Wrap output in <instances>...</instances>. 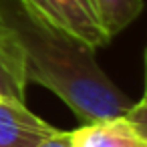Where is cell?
<instances>
[{"label": "cell", "instance_id": "3", "mask_svg": "<svg viewBox=\"0 0 147 147\" xmlns=\"http://www.w3.org/2000/svg\"><path fill=\"white\" fill-rule=\"evenodd\" d=\"M57 131L24 103L0 99V147H36Z\"/></svg>", "mask_w": 147, "mask_h": 147}, {"label": "cell", "instance_id": "10", "mask_svg": "<svg viewBox=\"0 0 147 147\" xmlns=\"http://www.w3.org/2000/svg\"><path fill=\"white\" fill-rule=\"evenodd\" d=\"M0 99H2V97H0Z\"/></svg>", "mask_w": 147, "mask_h": 147}, {"label": "cell", "instance_id": "6", "mask_svg": "<svg viewBox=\"0 0 147 147\" xmlns=\"http://www.w3.org/2000/svg\"><path fill=\"white\" fill-rule=\"evenodd\" d=\"M0 59H2L20 79L26 81V73H24V51H22L20 38H18L16 30L4 18L2 10H0Z\"/></svg>", "mask_w": 147, "mask_h": 147}, {"label": "cell", "instance_id": "5", "mask_svg": "<svg viewBox=\"0 0 147 147\" xmlns=\"http://www.w3.org/2000/svg\"><path fill=\"white\" fill-rule=\"evenodd\" d=\"M99 24L109 38L125 30L143 10V0H93Z\"/></svg>", "mask_w": 147, "mask_h": 147}, {"label": "cell", "instance_id": "2", "mask_svg": "<svg viewBox=\"0 0 147 147\" xmlns=\"http://www.w3.org/2000/svg\"><path fill=\"white\" fill-rule=\"evenodd\" d=\"M18 2L20 8L45 28L75 38L93 51L111 40L103 26L77 4V0H18Z\"/></svg>", "mask_w": 147, "mask_h": 147}, {"label": "cell", "instance_id": "4", "mask_svg": "<svg viewBox=\"0 0 147 147\" xmlns=\"http://www.w3.org/2000/svg\"><path fill=\"white\" fill-rule=\"evenodd\" d=\"M73 147H147V131L125 115L83 123L73 131Z\"/></svg>", "mask_w": 147, "mask_h": 147}, {"label": "cell", "instance_id": "7", "mask_svg": "<svg viewBox=\"0 0 147 147\" xmlns=\"http://www.w3.org/2000/svg\"><path fill=\"white\" fill-rule=\"evenodd\" d=\"M26 95V81L20 79L2 59H0V97L6 101L24 103Z\"/></svg>", "mask_w": 147, "mask_h": 147}, {"label": "cell", "instance_id": "8", "mask_svg": "<svg viewBox=\"0 0 147 147\" xmlns=\"http://www.w3.org/2000/svg\"><path fill=\"white\" fill-rule=\"evenodd\" d=\"M36 147H73V131H57L51 137L42 139Z\"/></svg>", "mask_w": 147, "mask_h": 147}, {"label": "cell", "instance_id": "9", "mask_svg": "<svg viewBox=\"0 0 147 147\" xmlns=\"http://www.w3.org/2000/svg\"><path fill=\"white\" fill-rule=\"evenodd\" d=\"M77 4H79L89 16H93V18L99 22V18H97V10H95V6H93V0H77Z\"/></svg>", "mask_w": 147, "mask_h": 147}, {"label": "cell", "instance_id": "1", "mask_svg": "<svg viewBox=\"0 0 147 147\" xmlns=\"http://www.w3.org/2000/svg\"><path fill=\"white\" fill-rule=\"evenodd\" d=\"M0 10L20 38L26 81H34L53 91L83 123L127 113L133 103L95 63L93 49L45 28L22 8L12 10L2 0Z\"/></svg>", "mask_w": 147, "mask_h": 147}]
</instances>
